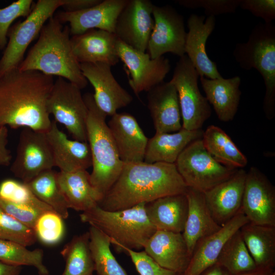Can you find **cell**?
<instances>
[{
	"mask_svg": "<svg viewBox=\"0 0 275 275\" xmlns=\"http://www.w3.org/2000/svg\"><path fill=\"white\" fill-rule=\"evenodd\" d=\"M203 132L202 129L188 130L182 128L174 133H156L148 139L144 161L175 163L189 144L202 139Z\"/></svg>",
	"mask_w": 275,
	"mask_h": 275,
	"instance_id": "f1b7e54d",
	"label": "cell"
},
{
	"mask_svg": "<svg viewBox=\"0 0 275 275\" xmlns=\"http://www.w3.org/2000/svg\"><path fill=\"white\" fill-rule=\"evenodd\" d=\"M57 178L69 209L82 212L98 205L102 199L92 185L90 174L87 170L60 171Z\"/></svg>",
	"mask_w": 275,
	"mask_h": 275,
	"instance_id": "f546056e",
	"label": "cell"
},
{
	"mask_svg": "<svg viewBox=\"0 0 275 275\" xmlns=\"http://www.w3.org/2000/svg\"><path fill=\"white\" fill-rule=\"evenodd\" d=\"M0 206L16 220L34 231L36 223L43 213L49 212L0 198Z\"/></svg>",
	"mask_w": 275,
	"mask_h": 275,
	"instance_id": "7bdbcfd3",
	"label": "cell"
},
{
	"mask_svg": "<svg viewBox=\"0 0 275 275\" xmlns=\"http://www.w3.org/2000/svg\"><path fill=\"white\" fill-rule=\"evenodd\" d=\"M0 239L8 240L28 246L37 240L34 231L8 214L0 206Z\"/></svg>",
	"mask_w": 275,
	"mask_h": 275,
	"instance_id": "ab89813d",
	"label": "cell"
},
{
	"mask_svg": "<svg viewBox=\"0 0 275 275\" xmlns=\"http://www.w3.org/2000/svg\"><path fill=\"white\" fill-rule=\"evenodd\" d=\"M199 77L196 68L185 54L176 63L170 81L177 91L182 128L188 130L202 129L211 114L208 101L199 89Z\"/></svg>",
	"mask_w": 275,
	"mask_h": 275,
	"instance_id": "ba28073f",
	"label": "cell"
},
{
	"mask_svg": "<svg viewBox=\"0 0 275 275\" xmlns=\"http://www.w3.org/2000/svg\"><path fill=\"white\" fill-rule=\"evenodd\" d=\"M200 77L205 97L212 105L218 119L225 122L232 121L237 113L240 100V77L235 76L213 79Z\"/></svg>",
	"mask_w": 275,
	"mask_h": 275,
	"instance_id": "83f0119b",
	"label": "cell"
},
{
	"mask_svg": "<svg viewBox=\"0 0 275 275\" xmlns=\"http://www.w3.org/2000/svg\"><path fill=\"white\" fill-rule=\"evenodd\" d=\"M187 188L175 163L123 162L118 178L98 206L107 211L120 210L164 196L185 194Z\"/></svg>",
	"mask_w": 275,
	"mask_h": 275,
	"instance_id": "7a4b0ae2",
	"label": "cell"
},
{
	"mask_svg": "<svg viewBox=\"0 0 275 275\" xmlns=\"http://www.w3.org/2000/svg\"><path fill=\"white\" fill-rule=\"evenodd\" d=\"M21 266L10 265L0 261V275H19Z\"/></svg>",
	"mask_w": 275,
	"mask_h": 275,
	"instance_id": "c3c4849f",
	"label": "cell"
},
{
	"mask_svg": "<svg viewBox=\"0 0 275 275\" xmlns=\"http://www.w3.org/2000/svg\"><path fill=\"white\" fill-rule=\"evenodd\" d=\"M202 140L207 151L224 165L238 169H243L248 164L246 157L221 128L213 125L209 126L204 131Z\"/></svg>",
	"mask_w": 275,
	"mask_h": 275,
	"instance_id": "1f68e13d",
	"label": "cell"
},
{
	"mask_svg": "<svg viewBox=\"0 0 275 275\" xmlns=\"http://www.w3.org/2000/svg\"><path fill=\"white\" fill-rule=\"evenodd\" d=\"M63 219L54 211H49L42 214L34 229L37 239L47 245H54L59 243L65 233Z\"/></svg>",
	"mask_w": 275,
	"mask_h": 275,
	"instance_id": "f35d334b",
	"label": "cell"
},
{
	"mask_svg": "<svg viewBox=\"0 0 275 275\" xmlns=\"http://www.w3.org/2000/svg\"><path fill=\"white\" fill-rule=\"evenodd\" d=\"M57 174L52 169L47 170L26 184L37 198L64 219L69 216V208L59 187Z\"/></svg>",
	"mask_w": 275,
	"mask_h": 275,
	"instance_id": "836d02e7",
	"label": "cell"
},
{
	"mask_svg": "<svg viewBox=\"0 0 275 275\" xmlns=\"http://www.w3.org/2000/svg\"><path fill=\"white\" fill-rule=\"evenodd\" d=\"M148 108L156 133H172L182 128L177 91L170 81H163L148 92Z\"/></svg>",
	"mask_w": 275,
	"mask_h": 275,
	"instance_id": "cb8c5ba5",
	"label": "cell"
},
{
	"mask_svg": "<svg viewBox=\"0 0 275 275\" xmlns=\"http://www.w3.org/2000/svg\"><path fill=\"white\" fill-rule=\"evenodd\" d=\"M153 5L149 0H128L116 21L114 34L117 38L145 52L154 26Z\"/></svg>",
	"mask_w": 275,
	"mask_h": 275,
	"instance_id": "9a60e30c",
	"label": "cell"
},
{
	"mask_svg": "<svg viewBox=\"0 0 275 275\" xmlns=\"http://www.w3.org/2000/svg\"><path fill=\"white\" fill-rule=\"evenodd\" d=\"M88 109L87 142L92 161L90 181L102 199L118 178L123 167L105 120L107 115L95 103L93 95L83 96Z\"/></svg>",
	"mask_w": 275,
	"mask_h": 275,
	"instance_id": "5b68a950",
	"label": "cell"
},
{
	"mask_svg": "<svg viewBox=\"0 0 275 275\" xmlns=\"http://www.w3.org/2000/svg\"><path fill=\"white\" fill-rule=\"evenodd\" d=\"M240 210L249 223L275 227V187L256 167L246 172Z\"/></svg>",
	"mask_w": 275,
	"mask_h": 275,
	"instance_id": "5bb4252c",
	"label": "cell"
},
{
	"mask_svg": "<svg viewBox=\"0 0 275 275\" xmlns=\"http://www.w3.org/2000/svg\"><path fill=\"white\" fill-rule=\"evenodd\" d=\"M39 35L38 41L18 69L20 71L35 70L46 75L61 77L80 90L85 88L88 81L73 54L69 26L63 28L62 23L52 16L44 25Z\"/></svg>",
	"mask_w": 275,
	"mask_h": 275,
	"instance_id": "3957f363",
	"label": "cell"
},
{
	"mask_svg": "<svg viewBox=\"0 0 275 275\" xmlns=\"http://www.w3.org/2000/svg\"><path fill=\"white\" fill-rule=\"evenodd\" d=\"M80 67L83 75L94 88L96 104L107 116H113L132 102V96L116 80L111 65L84 63H80Z\"/></svg>",
	"mask_w": 275,
	"mask_h": 275,
	"instance_id": "2e32d148",
	"label": "cell"
},
{
	"mask_svg": "<svg viewBox=\"0 0 275 275\" xmlns=\"http://www.w3.org/2000/svg\"><path fill=\"white\" fill-rule=\"evenodd\" d=\"M33 5L32 0H18L0 8V49L6 46L11 23L18 17H27L33 8Z\"/></svg>",
	"mask_w": 275,
	"mask_h": 275,
	"instance_id": "60d3db41",
	"label": "cell"
},
{
	"mask_svg": "<svg viewBox=\"0 0 275 275\" xmlns=\"http://www.w3.org/2000/svg\"><path fill=\"white\" fill-rule=\"evenodd\" d=\"M26 247L15 241L0 239V261L14 266H33L39 275H50L43 263V251L30 250Z\"/></svg>",
	"mask_w": 275,
	"mask_h": 275,
	"instance_id": "8d00e7d4",
	"label": "cell"
},
{
	"mask_svg": "<svg viewBox=\"0 0 275 275\" xmlns=\"http://www.w3.org/2000/svg\"><path fill=\"white\" fill-rule=\"evenodd\" d=\"M239 231L257 268L274 269L275 227L248 223Z\"/></svg>",
	"mask_w": 275,
	"mask_h": 275,
	"instance_id": "4dcf8cb0",
	"label": "cell"
},
{
	"mask_svg": "<svg viewBox=\"0 0 275 275\" xmlns=\"http://www.w3.org/2000/svg\"><path fill=\"white\" fill-rule=\"evenodd\" d=\"M54 167L60 171L87 170L92 167V155L88 142L69 139L53 120L46 132Z\"/></svg>",
	"mask_w": 275,
	"mask_h": 275,
	"instance_id": "7402d4cb",
	"label": "cell"
},
{
	"mask_svg": "<svg viewBox=\"0 0 275 275\" xmlns=\"http://www.w3.org/2000/svg\"><path fill=\"white\" fill-rule=\"evenodd\" d=\"M175 164L187 186L203 193L229 178L237 170L216 160L205 149L202 139L189 144Z\"/></svg>",
	"mask_w": 275,
	"mask_h": 275,
	"instance_id": "52a82bcc",
	"label": "cell"
},
{
	"mask_svg": "<svg viewBox=\"0 0 275 275\" xmlns=\"http://www.w3.org/2000/svg\"><path fill=\"white\" fill-rule=\"evenodd\" d=\"M123 162L144 161L148 139L135 118L127 113H116L107 124Z\"/></svg>",
	"mask_w": 275,
	"mask_h": 275,
	"instance_id": "ffe728a7",
	"label": "cell"
},
{
	"mask_svg": "<svg viewBox=\"0 0 275 275\" xmlns=\"http://www.w3.org/2000/svg\"><path fill=\"white\" fill-rule=\"evenodd\" d=\"M191 14L187 20L188 32L185 44V55L188 58L200 76L209 79L222 77L215 62L208 57L206 50L207 40L215 26V18Z\"/></svg>",
	"mask_w": 275,
	"mask_h": 275,
	"instance_id": "ac0fdd59",
	"label": "cell"
},
{
	"mask_svg": "<svg viewBox=\"0 0 275 275\" xmlns=\"http://www.w3.org/2000/svg\"><path fill=\"white\" fill-rule=\"evenodd\" d=\"M239 7L262 18L265 23H271L275 19L274 0H241Z\"/></svg>",
	"mask_w": 275,
	"mask_h": 275,
	"instance_id": "f6af8a7d",
	"label": "cell"
},
{
	"mask_svg": "<svg viewBox=\"0 0 275 275\" xmlns=\"http://www.w3.org/2000/svg\"><path fill=\"white\" fill-rule=\"evenodd\" d=\"M242 69L257 70L265 88L263 108L266 117L275 116V26L259 23L252 30L248 41L236 44L233 52Z\"/></svg>",
	"mask_w": 275,
	"mask_h": 275,
	"instance_id": "8992f818",
	"label": "cell"
},
{
	"mask_svg": "<svg viewBox=\"0 0 275 275\" xmlns=\"http://www.w3.org/2000/svg\"><path fill=\"white\" fill-rule=\"evenodd\" d=\"M249 223L241 211L217 232L199 240L194 248L183 275H200L215 264L227 241L240 228Z\"/></svg>",
	"mask_w": 275,
	"mask_h": 275,
	"instance_id": "603a6c76",
	"label": "cell"
},
{
	"mask_svg": "<svg viewBox=\"0 0 275 275\" xmlns=\"http://www.w3.org/2000/svg\"><path fill=\"white\" fill-rule=\"evenodd\" d=\"M8 130L6 126L0 127V167L10 166L12 159L11 151L7 148Z\"/></svg>",
	"mask_w": 275,
	"mask_h": 275,
	"instance_id": "bcb514c9",
	"label": "cell"
},
{
	"mask_svg": "<svg viewBox=\"0 0 275 275\" xmlns=\"http://www.w3.org/2000/svg\"><path fill=\"white\" fill-rule=\"evenodd\" d=\"M128 0H104L90 8L75 12L62 11L56 18L69 22L70 35L82 34L91 29L114 33L117 18Z\"/></svg>",
	"mask_w": 275,
	"mask_h": 275,
	"instance_id": "d6986e66",
	"label": "cell"
},
{
	"mask_svg": "<svg viewBox=\"0 0 275 275\" xmlns=\"http://www.w3.org/2000/svg\"><path fill=\"white\" fill-rule=\"evenodd\" d=\"M185 195L188 212L182 234L191 255L199 240L217 232L221 227L212 217L203 193L188 187Z\"/></svg>",
	"mask_w": 275,
	"mask_h": 275,
	"instance_id": "484cf974",
	"label": "cell"
},
{
	"mask_svg": "<svg viewBox=\"0 0 275 275\" xmlns=\"http://www.w3.org/2000/svg\"><path fill=\"white\" fill-rule=\"evenodd\" d=\"M241 0H179V5L189 9L203 8L208 16L235 12Z\"/></svg>",
	"mask_w": 275,
	"mask_h": 275,
	"instance_id": "b9f144b4",
	"label": "cell"
},
{
	"mask_svg": "<svg viewBox=\"0 0 275 275\" xmlns=\"http://www.w3.org/2000/svg\"><path fill=\"white\" fill-rule=\"evenodd\" d=\"M146 203L117 211H107L97 205L79 214L80 221L97 228L109 238L118 251L123 248L138 251L144 249L156 229L149 221Z\"/></svg>",
	"mask_w": 275,
	"mask_h": 275,
	"instance_id": "277c9868",
	"label": "cell"
},
{
	"mask_svg": "<svg viewBox=\"0 0 275 275\" xmlns=\"http://www.w3.org/2000/svg\"><path fill=\"white\" fill-rule=\"evenodd\" d=\"M60 253L65 261L61 275H93L94 263L90 248L89 231L74 236Z\"/></svg>",
	"mask_w": 275,
	"mask_h": 275,
	"instance_id": "d6a6232c",
	"label": "cell"
},
{
	"mask_svg": "<svg viewBox=\"0 0 275 275\" xmlns=\"http://www.w3.org/2000/svg\"><path fill=\"white\" fill-rule=\"evenodd\" d=\"M246 175L244 170L238 169L229 178L204 193L211 214L221 227L240 211Z\"/></svg>",
	"mask_w": 275,
	"mask_h": 275,
	"instance_id": "e0dca14e",
	"label": "cell"
},
{
	"mask_svg": "<svg viewBox=\"0 0 275 275\" xmlns=\"http://www.w3.org/2000/svg\"><path fill=\"white\" fill-rule=\"evenodd\" d=\"M144 249L162 267L181 273L184 272L191 257L182 233L156 230Z\"/></svg>",
	"mask_w": 275,
	"mask_h": 275,
	"instance_id": "44dd1931",
	"label": "cell"
},
{
	"mask_svg": "<svg viewBox=\"0 0 275 275\" xmlns=\"http://www.w3.org/2000/svg\"><path fill=\"white\" fill-rule=\"evenodd\" d=\"M122 252H125L129 255L140 275H183V273L162 267L145 251L138 252L123 248Z\"/></svg>",
	"mask_w": 275,
	"mask_h": 275,
	"instance_id": "ee69618b",
	"label": "cell"
},
{
	"mask_svg": "<svg viewBox=\"0 0 275 275\" xmlns=\"http://www.w3.org/2000/svg\"><path fill=\"white\" fill-rule=\"evenodd\" d=\"M53 76L18 68L0 77V127L46 132L51 121L47 101Z\"/></svg>",
	"mask_w": 275,
	"mask_h": 275,
	"instance_id": "6da1fadb",
	"label": "cell"
},
{
	"mask_svg": "<svg viewBox=\"0 0 275 275\" xmlns=\"http://www.w3.org/2000/svg\"><path fill=\"white\" fill-rule=\"evenodd\" d=\"M118 38L113 33L91 29L70 38L72 49L80 63H103L111 66L119 61L116 45Z\"/></svg>",
	"mask_w": 275,
	"mask_h": 275,
	"instance_id": "d4e9b609",
	"label": "cell"
},
{
	"mask_svg": "<svg viewBox=\"0 0 275 275\" xmlns=\"http://www.w3.org/2000/svg\"><path fill=\"white\" fill-rule=\"evenodd\" d=\"M216 263L224 267L230 274L251 271L257 268L239 230L225 243Z\"/></svg>",
	"mask_w": 275,
	"mask_h": 275,
	"instance_id": "e575fe53",
	"label": "cell"
},
{
	"mask_svg": "<svg viewBox=\"0 0 275 275\" xmlns=\"http://www.w3.org/2000/svg\"><path fill=\"white\" fill-rule=\"evenodd\" d=\"M101 2V0H64L62 7L65 12H75L90 8Z\"/></svg>",
	"mask_w": 275,
	"mask_h": 275,
	"instance_id": "7dc6e473",
	"label": "cell"
},
{
	"mask_svg": "<svg viewBox=\"0 0 275 275\" xmlns=\"http://www.w3.org/2000/svg\"><path fill=\"white\" fill-rule=\"evenodd\" d=\"M154 26L147 47L148 53L154 59L167 52L179 57L185 54L186 32L184 18L169 5H153Z\"/></svg>",
	"mask_w": 275,
	"mask_h": 275,
	"instance_id": "7c38bea8",
	"label": "cell"
},
{
	"mask_svg": "<svg viewBox=\"0 0 275 275\" xmlns=\"http://www.w3.org/2000/svg\"><path fill=\"white\" fill-rule=\"evenodd\" d=\"M0 198L46 211H54L50 207L37 198L26 183L15 179H7L0 183Z\"/></svg>",
	"mask_w": 275,
	"mask_h": 275,
	"instance_id": "74e56055",
	"label": "cell"
},
{
	"mask_svg": "<svg viewBox=\"0 0 275 275\" xmlns=\"http://www.w3.org/2000/svg\"><path fill=\"white\" fill-rule=\"evenodd\" d=\"M63 4L64 0H39L26 19L9 30V40L0 59V77L18 67L30 44Z\"/></svg>",
	"mask_w": 275,
	"mask_h": 275,
	"instance_id": "9c48e42d",
	"label": "cell"
},
{
	"mask_svg": "<svg viewBox=\"0 0 275 275\" xmlns=\"http://www.w3.org/2000/svg\"><path fill=\"white\" fill-rule=\"evenodd\" d=\"M147 216L156 230L182 233L188 212L185 194L159 198L145 203Z\"/></svg>",
	"mask_w": 275,
	"mask_h": 275,
	"instance_id": "4316f807",
	"label": "cell"
},
{
	"mask_svg": "<svg viewBox=\"0 0 275 275\" xmlns=\"http://www.w3.org/2000/svg\"><path fill=\"white\" fill-rule=\"evenodd\" d=\"M54 167L46 132L24 128L19 135L15 159L10 164L11 172L27 183Z\"/></svg>",
	"mask_w": 275,
	"mask_h": 275,
	"instance_id": "8fae6325",
	"label": "cell"
},
{
	"mask_svg": "<svg viewBox=\"0 0 275 275\" xmlns=\"http://www.w3.org/2000/svg\"><path fill=\"white\" fill-rule=\"evenodd\" d=\"M200 275H231L222 266L217 263L209 267Z\"/></svg>",
	"mask_w": 275,
	"mask_h": 275,
	"instance_id": "681fc988",
	"label": "cell"
},
{
	"mask_svg": "<svg viewBox=\"0 0 275 275\" xmlns=\"http://www.w3.org/2000/svg\"><path fill=\"white\" fill-rule=\"evenodd\" d=\"M231 275H275V272L274 269H262L257 268L253 271Z\"/></svg>",
	"mask_w": 275,
	"mask_h": 275,
	"instance_id": "f907efd6",
	"label": "cell"
},
{
	"mask_svg": "<svg viewBox=\"0 0 275 275\" xmlns=\"http://www.w3.org/2000/svg\"><path fill=\"white\" fill-rule=\"evenodd\" d=\"M116 50L129 71V85L136 96L164 81L170 70L168 59L162 56L152 59L148 53L136 50L118 39Z\"/></svg>",
	"mask_w": 275,
	"mask_h": 275,
	"instance_id": "4fadbf2b",
	"label": "cell"
},
{
	"mask_svg": "<svg viewBox=\"0 0 275 275\" xmlns=\"http://www.w3.org/2000/svg\"><path fill=\"white\" fill-rule=\"evenodd\" d=\"M47 109L54 121L64 125L74 140L87 142L88 109L77 86L58 77L49 95Z\"/></svg>",
	"mask_w": 275,
	"mask_h": 275,
	"instance_id": "30bf717a",
	"label": "cell"
},
{
	"mask_svg": "<svg viewBox=\"0 0 275 275\" xmlns=\"http://www.w3.org/2000/svg\"><path fill=\"white\" fill-rule=\"evenodd\" d=\"M90 248L98 275H127L111 250L110 239L100 230L91 226Z\"/></svg>",
	"mask_w": 275,
	"mask_h": 275,
	"instance_id": "d590c367",
	"label": "cell"
}]
</instances>
